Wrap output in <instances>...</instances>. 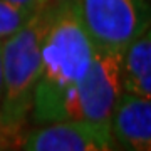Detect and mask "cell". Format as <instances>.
<instances>
[{
	"instance_id": "obj_6",
	"label": "cell",
	"mask_w": 151,
	"mask_h": 151,
	"mask_svg": "<svg viewBox=\"0 0 151 151\" xmlns=\"http://www.w3.org/2000/svg\"><path fill=\"white\" fill-rule=\"evenodd\" d=\"M109 133L119 151H151V99L123 92L114 106Z\"/></svg>"
},
{
	"instance_id": "obj_10",
	"label": "cell",
	"mask_w": 151,
	"mask_h": 151,
	"mask_svg": "<svg viewBox=\"0 0 151 151\" xmlns=\"http://www.w3.org/2000/svg\"><path fill=\"white\" fill-rule=\"evenodd\" d=\"M0 2L19 7V9H27V10H35L37 9V0H0Z\"/></svg>"
},
{
	"instance_id": "obj_1",
	"label": "cell",
	"mask_w": 151,
	"mask_h": 151,
	"mask_svg": "<svg viewBox=\"0 0 151 151\" xmlns=\"http://www.w3.org/2000/svg\"><path fill=\"white\" fill-rule=\"evenodd\" d=\"M96 47L77 17L74 2L57 5L40 50V72L34 91L30 123H57L67 91L81 81Z\"/></svg>"
},
{
	"instance_id": "obj_7",
	"label": "cell",
	"mask_w": 151,
	"mask_h": 151,
	"mask_svg": "<svg viewBox=\"0 0 151 151\" xmlns=\"http://www.w3.org/2000/svg\"><path fill=\"white\" fill-rule=\"evenodd\" d=\"M123 92L151 99V30L138 35L121 55Z\"/></svg>"
},
{
	"instance_id": "obj_2",
	"label": "cell",
	"mask_w": 151,
	"mask_h": 151,
	"mask_svg": "<svg viewBox=\"0 0 151 151\" xmlns=\"http://www.w3.org/2000/svg\"><path fill=\"white\" fill-rule=\"evenodd\" d=\"M57 5L37 7L17 32L2 40L0 116L5 129L22 148L30 123L34 91L40 72V50Z\"/></svg>"
},
{
	"instance_id": "obj_5",
	"label": "cell",
	"mask_w": 151,
	"mask_h": 151,
	"mask_svg": "<svg viewBox=\"0 0 151 151\" xmlns=\"http://www.w3.org/2000/svg\"><path fill=\"white\" fill-rule=\"evenodd\" d=\"M22 151H119L113 139L70 121L34 126L24 138Z\"/></svg>"
},
{
	"instance_id": "obj_4",
	"label": "cell",
	"mask_w": 151,
	"mask_h": 151,
	"mask_svg": "<svg viewBox=\"0 0 151 151\" xmlns=\"http://www.w3.org/2000/svg\"><path fill=\"white\" fill-rule=\"evenodd\" d=\"M74 7L96 50L123 54L150 29L148 0H74Z\"/></svg>"
},
{
	"instance_id": "obj_12",
	"label": "cell",
	"mask_w": 151,
	"mask_h": 151,
	"mask_svg": "<svg viewBox=\"0 0 151 151\" xmlns=\"http://www.w3.org/2000/svg\"><path fill=\"white\" fill-rule=\"evenodd\" d=\"M0 99H2V40H0Z\"/></svg>"
},
{
	"instance_id": "obj_9",
	"label": "cell",
	"mask_w": 151,
	"mask_h": 151,
	"mask_svg": "<svg viewBox=\"0 0 151 151\" xmlns=\"http://www.w3.org/2000/svg\"><path fill=\"white\" fill-rule=\"evenodd\" d=\"M19 148L14 138L9 134V131L5 129V126H4V121H2V116H0V151H12Z\"/></svg>"
},
{
	"instance_id": "obj_3",
	"label": "cell",
	"mask_w": 151,
	"mask_h": 151,
	"mask_svg": "<svg viewBox=\"0 0 151 151\" xmlns=\"http://www.w3.org/2000/svg\"><path fill=\"white\" fill-rule=\"evenodd\" d=\"M121 55L96 50L84 77L64 96L59 121L79 123L99 136L113 139L109 133L111 116L123 94Z\"/></svg>"
},
{
	"instance_id": "obj_8",
	"label": "cell",
	"mask_w": 151,
	"mask_h": 151,
	"mask_svg": "<svg viewBox=\"0 0 151 151\" xmlns=\"http://www.w3.org/2000/svg\"><path fill=\"white\" fill-rule=\"evenodd\" d=\"M35 10H27V9H19V7L9 5L0 2V40L12 35L32 17Z\"/></svg>"
},
{
	"instance_id": "obj_11",
	"label": "cell",
	"mask_w": 151,
	"mask_h": 151,
	"mask_svg": "<svg viewBox=\"0 0 151 151\" xmlns=\"http://www.w3.org/2000/svg\"><path fill=\"white\" fill-rule=\"evenodd\" d=\"M74 0H37V7H45V5H64Z\"/></svg>"
}]
</instances>
